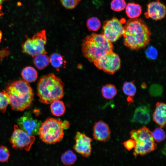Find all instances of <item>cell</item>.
Masks as SVG:
<instances>
[{
    "instance_id": "obj_29",
    "label": "cell",
    "mask_w": 166,
    "mask_h": 166,
    "mask_svg": "<svg viewBox=\"0 0 166 166\" xmlns=\"http://www.w3.org/2000/svg\"><path fill=\"white\" fill-rule=\"evenodd\" d=\"M10 156L9 151L7 147L0 145V162H7Z\"/></svg>"
},
{
    "instance_id": "obj_14",
    "label": "cell",
    "mask_w": 166,
    "mask_h": 166,
    "mask_svg": "<svg viewBox=\"0 0 166 166\" xmlns=\"http://www.w3.org/2000/svg\"><path fill=\"white\" fill-rule=\"evenodd\" d=\"M93 135L95 140L105 142L110 138L111 131L107 124L99 121L96 123L93 126Z\"/></svg>"
},
{
    "instance_id": "obj_10",
    "label": "cell",
    "mask_w": 166,
    "mask_h": 166,
    "mask_svg": "<svg viewBox=\"0 0 166 166\" xmlns=\"http://www.w3.org/2000/svg\"><path fill=\"white\" fill-rule=\"evenodd\" d=\"M102 34L109 42L112 43L118 40L124 33L121 22L114 17L105 21L103 24Z\"/></svg>"
},
{
    "instance_id": "obj_11",
    "label": "cell",
    "mask_w": 166,
    "mask_h": 166,
    "mask_svg": "<svg viewBox=\"0 0 166 166\" xmlns=\"http://www.w3.org/2000/svg\"><path fill=\"white\" fill-rule=\"evenodd\" d=\"M19 128L31 136L38 134L42 122L34 119L30 113L26 112L17 120Z\"/></svg>"
},
{
    "instance_id": "obj_27",
    "label": "cell",
    "mask_w": 166,
    "mask_h": 166,
    "mask_svg": "<svg viewBox=\"0 0 166 166\" xmlns=\"http://www.w3.org/2000/svg\"><path fill=\"white\" fill-rule=\"evenodd\" d=\"M162 128L160 127L157 128L152 132L155 141L158 143L162 142L165 138V132Z\"/></svg>"
},
{
    "instance_id": "obj_20",
    "label": "cell",
    "mask_w": 166,
    "mask_h": 166,
    "mask_svg": "<svg viewBox=\"0 0 166 166\" xmlns=\"http://www.w3.org/2000/svg\"><path fill=\"white\" fill-rule=\"evenodd\" d=\"M50 108L52 114L57 117L63 115L65 109L64 103L59 100L55 101L52 102Z\"/></svg>"
},
{
    "instance_id": "obj_5",
    "label": "cell",
    "mask_w": 166,
    "mask_h": 166,
    "mask_svg": "<svg viewBox=\"0 0 166 166\" xmlns=\"http://www.w3.org/2000/svg\"><path fill=\"white\" fill-rule=\"evenodd\" d=\"M130 137L135 142L133 154L135 157L142 156L155 150L156 145L152 132L145 126L137 130H132L130 133Z\"/></svg>"
},
{
    "instance_id": "obj_12",
    "label": "cell",
    "mask_w": 166,
    "mask_h": 166,
    "mask_svg": "<svg viewBox=\"0 0 166 166\" xmlns=\"http://www.w3.org/2000/svg\"><path fill=\"white\" fill-rule=\"evenodd\" d=\"M76 143L73 147L75 151L82 156L87 157L91 153V138L80 132H76L75 137Z\"/></svg>"
},
{
    "instance_id": "obj_35",
    "label": "cell",
    "mask_w": 166,
    "mask_h": 166,
    "mask_svg": "<svg viewBox=\"0 0 166 166\" xmlns=\"http://www.w3.org/2000/svg\"><path fill=\"white\" fill-rule=\"evenodd\" d=\"M2 37V32L0 30V43L1 42V39Z\"/></svg>"
},
{
    "instance_id": "obj_18",
    "label": "cell",
    "mask_w": 166,
    "mask_h": 166,
    "mask_svg": "<svg viewBox=\"0 0 166 166\" xmlns=\"http://www.w3.org/2000/svg\"><path fill=\"white\" fill-rule=\"evenodd\" d=\"M21 74L23 80L28 82L35 81L38 77L37 71L31 66H27L24 68Z\"/></svg>"
},
{
    "instance_id": "obj_33",
    "label": "cell",
    "mask_w": 166,
    "mask_h": 166,
    "mask_svg": "<svg viewBox=\"0 0 166 166\" xmlns=\"http://www.w3.org/2000/svg\"><path fill=\"white\" fill-rule=\"evenodd\" d=\"M123 144L128 150H130L132 148H134L135 145V142L134 140L131 139L124 142Z\"/></svg>"
},
{
    "instance_id": "obj_36",
    "label": "cell",
    "mask_w": 166,
    "mask_h": 166,
    "mask_svg": "<svg viewBox=\"0 0 166 166\" xmlns=\"http://www.w3.org/2000/svg\"><path fill=\"white\" fill-rule=\"evenodd\" d=\"M1 8H2V6H0V16H2V15L3 14V13H2V12L1 11Z\"/></svg>"
},
{
    "instance_id": "obj_31",
    "label": "cell",
    "mask_w": 166,
    "mask_h": 166,
    "mask_svg": "<svg viewBox=\"0 0 166 166\" xmlns=\"http://www.w3.org/2000/svg\"><path fill=\"white\" fill-rule=\"evenodd\" d=\"M63 6L69 9L74 8L80 2L81 0H60Z\"/></svg>"
},
{
    "instance_id": "obj_17",
    "label": "cell",
    "mask_w": 166,
    "mask_h": 166,
    "mask_svg": "<svg viewBox=\"0 0 166 166\" xmlns=\"http://www.w3.org/2000/svg\"><path fill=\"white\" fill-rule=\"evenodd\" d=\"M125 8L127 15L130 19L137 18L142 13V8L141 6L135 3H128L127 5Z\"/></svg>"
},
{
    "instance_id": "obj_28",
    "label": "cell",
    "mask_w": 166,
    "mask_h": 166,
    "mask_svg": "<svg viewBox=\"0 0 166 166\" xmlns=\"http://www.w3.org/2000/svg\"><path fill=\"white\" fill-rule=\"evenodd\" d=\"M126 6L124 0H113L111 3V9L116 11L123 10Z\"/></svg>"
},
{
    "instance_id": "obj_19",
    "label": "cell",
    "mask_w": 166,
    "mask_h": 166,
    "mask_svg": "<svg viewBox=\"0 0 166 166\" xmlns=\"http://www.w3.org/2000/svg\"><path fill=\"white\" fill-rule=\"evenodd\" d=\"M33 57L34 65L39 70L45 68L49 63V58L46 54H40Z\"/></svg>"
},
{
    "instance_id": "obj_34",
    "label": "cell",
    "mask_w": 166,
    "mask_h": 166,
    "mask_svg": "<svg viewBox=\"0 0 166 166\" xmlns=\"http://www.w3.org/2000/svg\"><path fill=\"white\" fill-rule=\"evenodd\" d=\"M127 101L129 103H131L133 102V97H128L127 98Z\"/></svg>"
},
{
    "instance_id": "obj_24",
    "label": "cell",
    "mask_w": 166,
    "mask_h": 166,
    "mask_svg": "<svg viewBox=\"0 0 166 166\" xmlns=\"http://www.w3.org/2000/svg\"><path fill=\"white\" fill-rule=\"evenodd\" d=\"M86 26L89 31H97L100 28L101 24L99 19L96 17H92L87 21Z\"/></svg>"
},
{
    "instance_id": "obj_26",
    "label": "cell",
    "mask_w": 166,
    "mask_h": 166,
    "mask_svg": "<svg viewBox=\"0 0 166 166\" xmlns=\"http://www.w3.org/2000/svg\"><path fill=\"white\" fill-rule=\"evenodd\" d=\"M9 103L8 97L5 91L0 92V110L2 113L6 112Z\"/></svg>"
},
{
    "instance_id": "obj_6",
    "label": "cell",
    "mask_w": 166,
    "mask_h": 166,
    "mask_svg": "<svg viewBox=\"0 0 166 166\" xmlns=\"http://www.w3.org/2000/svg\"><path fill=\"white\" fill-rule=\"evenodd\" d=\"M64 129L63 123L61 120L48 118L42 123L38 134L45 143L54 144L62 139L64 135Z\"/></svg>"
},
{
    "instance_id": "obj_25",
    "label": "cell",
    "mask_w": 166,
    "mask_h": 166,
    "mask_svg": "<svg viewBox=\"0 0 166 166\" xmlns=\"http://www.w3.org/2000/svg\"><path fill=\"white\" fill-rule=\"evenodd\" d=\"M122 90L124 93L128 97H133L136 93V89L133 82H125L123 85Z\"/></svg>"
},
{
    "instance_id": "obj_21",
    "label": "cell",
    "mask_w": 166,
    "mask_h": 166,
    "mask_svg": "<svg viewBox=\"0 0 166 166\" xmlns=\"http://www.w3.org/2000/svg\"><path fill=\"white\" fill-rule=\"evenodd\" d=\"M117 93L115 86L111 84H107L102 87L101 93L103 97L105 99H111L114 98Z\"/></svg>"
},
{
    "instance_id": "obj_2",
    "label": "cell",
    "mask_w": 166,
    "mask_h": 166,
    "mask_svg": "<svg viewBox=\"0 0 166 166\" xmlns=\"http://www.w3.org/2000/svg\"><path fill=\"white\" fill-rule=\"evenodd\" d=\"M7 95L12 109L22 111L28 108L34 99L32 89L28 83L24 80L14 81L4 90Z\"/></svg>"
},
{
    "instance_id": "obj_8",
    "label": "cell",
    "mask_w": 166,
    "mask_h": 166,
    "mask_svg": "<svg viewBox=\"0 0 166 166\" xmlns=\"http://www.w3.org/2000/svg\"><path fill=\"white\" fill-rule=\"evenodd\" d=\"M35 140L34 136L28 134L17 125L14 126V130L9 141L12 148L29 151Z\"/></svg>"
},
{
    "instance_id": "obj_32",
    "label": "cell",
    "mask_w": 166,
    "mask_h": 166,
    "mask_svg": "<svg viewBox=\"0 0 166 166\" xmlns=\"http://www.w3.org/2000/svg\"><path fill=\"white\" fill-rule=\"evenodd\" d=\"M145 53L147 57L151 59H156L158 55L157 50L152 46L148 47L146 49Z\"/></svg>"
},
{
    "instance_id": "obj_7",
    "label": "cell",
    "mask_w": 166,
    "mask_h": 166,
    "mask_svg": "<svg viewBox=\"0 0 166 166\" xmlns=\"http://www.w3.org/2000/svg\"><path fill=\"white\" fill-rule=\"evenodd\" d=\"M46 42L45 31L42 30L26 40L22 45V51L32 57L40 54H47L45 48Z\"/></svg>"
},
{
    "instance_id": "obj_4",
    "label": "cell",
    "mask_w": 166,
    "mask_h": 166,
    "mask_svg": "<svg viewBox=\"0 0 166 166\" xmlns=\"http://www.w3.org/2000/svg\"><path fill=\"white\" fill-rule=\"evenodd\" d=\"M113 46L102 34L93 33L83 41L82 51L83 55L89 61L95 60L113 51Z\"/></svg>"
},
{
    "instance_id": "obj_22",
    "label": "cell",
    "mask_w": 166,
    "mask_h": 166,
    "mask_svg": "<svg viewBox=\"0 0 166 166\" xmlns=\"http://www.w3.org/2000/svg\"><path fill=\"white\" fill-rule=\"evenodd\" d=\"M61 161L65 166H70L77 160L76 155L71 150H68L63 153L61 156Z\"/></svg>"
},
{
    "instance_id": "obj_1",
    "label": "cell",
    "mask_w": 166,
    "mask_h": 166,
    "mask_svg": "<svg viewBox=\"0 0 166 166\" xmlns=\"http://www.w3.org/2000/svg\"><path fill=\"white\" fill-rule=\"evenodd\" d=\"M124 28V44L130 49H139L145 47L149 42L150 30L141 19L128 20Z\"/></svg>"
},
{
    "instance_id": "obj_23",
    "label": "cell",
    "mask_w": 166,
    "mask_h": 166,
    "mask_svg": "<svg viewBox=\"0 0 166 166\" xmlns=\"http://www.w3.org/2000/svg\"><path fill=\"white\" fill-rule=\"evenodd\" d=\"M49 59V62L52 66L57 69L62 67L65 62L63 57L56 53L51 54Z\"/></svg>"
},
{
    "instance_id": "obj_37",
    "label": "cell",
    "mask_w": 166,
    "mask_h": 166,
    "mask_svg": "<svg viewBox=\"0 0 166 166\" xmlns=\"http://www.w3.org/2000/svg\"><path fill=\"white\" fill-rule=\"evenodd\" d=\"M6 0H0V6H1V5L2 3V2H3L4 1H6Z\"/></svg>"
},
{
    "instance_id": "obj_30",
    "label": "cell",
    "mask_w": 166,
    "mask_h": 166,
    "mask_svg": "<svg viewBox=\"0 0 166 166\" xmlns=\"http://www.w3.org/2000/svg\"><path fill=\"white\" fill-rule=\"evenodd\" d=\"M151 95L154 97L160 96L163 91V88L160 85L157 84L152 85L149 90Z\"/></svg>"
},
{
    "instance_id": "obj_16",
    "label": "cell",
    "mask_w": 166,
    "mask_h": 166,
    "mask_svg": "<svg viewBox=\"0 0 166 166\" xmlns=\"http://www.w3.org/2000/svg\"><path fill=\"white\" fill-rule=\"evenodd\" d=\"M166 105L164 103L158 102L152 114L154 121L160 127H164L166 124Z\"/></svg>"
},
{
    "instance_id": "obj_3",
    "label": "cell",
    "mask_w": 166,
    "mask_h": 166,
    "mask_svg": "<svg viewBox=\"0 0 166 166\" xmlns=\"http://www.w3.org/2000/svg\"><path fill=\"white\" fill-rule=\"evenodd\" d=\"M64 84L58 77L50 73L42 77L38 81L37 93L41 103L49 104L64 96Z\"/></svg>"
},
{
    "instance_id": "obj_15",
    "label": "cell",
    "mask_w": 166,
    "mask_h": 166,
    "mask_svg": "<svg viewBox=\"0 0 166 166\" xmlns=\"http://www.w3.org/2000/svg\"><path fill=\"white\" fill-rule=\"evenodd\" d=\"M150 120V111L146 106L138 107L135 110L132 117V122L139 123L143 124H148Z\"/></svg>"
},
{
    "instance_id": "obj_13",
    "label": "cell",
    "mask_w": 166,
    "mask_h": 166,
    "mask_svg": "<svg viewBox=\"0 0 166 166\" xmlns=\"http://www.w3.org/2000/svg\"><path fill=\"white\" fill-rule=\"evenodd\" d=\"M166 13L165 6L157 0L148 4L147 11L144 15L147 18L158 20L163 19L165 16Z\"/></svg>"
},
{
    "instance_id": "obj_9",
    "label": "cell",
    "mask_w": 166,
    "mask_h": 166,
    "mask_svg": "<svg viewBox=\"0 0 166 166\" xmlns=\"http://www.w3.org/2000/svg\"><path fill=\"white\" fill-rule=\"evenodd\" d=\"M99 69L110 74H113L121 67V59L118 55L113 51L110 52L93 62Z\"/></svg>"
}]
</instances>
